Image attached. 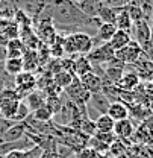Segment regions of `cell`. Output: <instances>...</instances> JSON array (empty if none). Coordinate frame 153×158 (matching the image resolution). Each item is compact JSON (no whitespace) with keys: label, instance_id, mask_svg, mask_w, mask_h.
I'll use <instances>...</instances> for the list:
<instances>
[{"label":"cell","instance_id":"cell-1","mask_svg":"<svg viewBox=\"0 0 153 158\" xmlns=\"http://www.w3.org/2000/svg\"><path fill=\"white\" fill-rule=\"evenodd\" d=\"M67 98L70 99L76 106H79L80 110H87V103L90 102V98H91V93L80 84V81L77 76H74L73 82L64 90Z\"/></svg>","mask_w":153,"mask_h":158},{"label":"cell","instance_id":"cell-2","mask_svg":"<svg viewBox=\"0 0 153 158\" xmlns=\"http://www.w3.org/2000/svg\"><path fill=\"white\" fill-rule=\"evenodd\" d=\"M14 88L20 98L24 99L29 93L37 90V76L32 72H21L14 78Z\"/></svg>","mask_w":153,"mask_h":158},{"label":"cell","instance_id":"cell-3","mask_svg":"<svg viewBox=\"0 0 153 158\" xmlns=\"http://www.w3.org/2000/svg\"><path fill=\"white\" fill-rule=\"evenodd\" d=\"M141 55H143V49L134 40L131 43H127L123 49H120V50L115 52V58L118 59V61H121L124 65L135 64L138 59L141 58Z\"/></svg>","mask_w":153,"mask_h":158},{"label":"cell","instance_id":"cell-4","mask_svg":"<svg viewBox=\"0 0 153 158\" xmlns=\"http://www.w3.org/2000/svg\"><path fill=\"white\" fill-rule=\"evenodd\" d=\"M87 58L90 59L91 64L105 65V64H108L109 61H112V59L115 58V52L108 43H103V44H100V46H96V47L87 55Z\"/></svg>","mask_w":153,"mask_h":158},{"label":"cell","instance_id":"cell-5","mask_svg":"<svg viewBox=\"0 0 153 158\" xmlns=\"http://www.w3.org/2000/svg\"><path fill=\"white\" fill-rule=\"evenodd\" d=\"M132 31H134V37L141 49L146 47L147 44L152 43V27H150V23L146 21V20H139V21H135L134 26H132Z\"/></svg>","mask_w":153,"mask_h":158},{"label":"cell","instance_id":"cell-6","mask_svg":"<svg viewBox=\"0 0 153 158\" xmlns=\"http://www.w3.org/2000/svg\"><path fill=\"white\" fill-rule=\"evenodd\" d=\"M71 38L74 43L77 55H88L94 49L93 35H90L87 32H74V34H71Z\"/></svg>","mask_w":153,"mask_h":158},{"label":"cell","instance_id":"cell-7","mask_svg":"<svg viewBox=\"0 0 153 158\" xmlns=\"http://www.w3.org/2000/svg\"><path fill=\"white\" fill-rule=\"evenodd\" d=\"M124 69H126V65H124L121 61H118L117 58H114L112 61H109L108 64L103 65L105 76H106V79H108L111 84H114V85L121 79L123 73H124Z\"/></svg>","mask_w":153,"mask_h":158},{"label":"cell","instance_id":"cell-8","mask_svg":"<svg viewBox=\"0 0 153 158\" xmlns=\"http://www.w3.org/2000/svg\"><path fill=\"white\" fill-rule=\"evenodd\" d=\"M109 105H111L109 99L106 98L102 91H99V93L91 94L90 102L87 103V110H96L97 116H100V114H106V111H108Z\"/></svg>","mask_w":153,"mask_h":158},{"label":"cell","instance_id":"cell-9","mask_svg":"<svg viewBox=\"0 0 153 158\" xmlns=\"http://www.w3.org/2000/svg\"><path fill=\"white\" fill-rule=\"evenodd\" d=\"M74 5L88 19H96L100 8H102L100 0H74Z\"/></svg>","mask_w":153,"mask_h":158},{"label":"cell","instance_id":"cell-10","mask_svg":"<svg viewBox=\"0 0 153 158\" xmlns=\"http://www.w3.org/2000/svg\"><path fill=\"white\" fill-rule=\"evenodd\" d=\"M24 135H26V125H24V122H21V123H14V125H11V126L5 131V134H3L2 138H0V143L17 141L20 138H23Z\"/></svg>","mask_w":153,"mask_h":158},{"label":"cell","instance_id":"cell-11","mask_svg":"<svg viewBox=\"0 0 153 158\" xmlns=\"http://www.w3.org/2000/svg\"><path fill=\"white\" fill-rule=\"evenodd\" d=\"M79 81H80V84H82V85H83L91 94L102 91V88H103V82H102V79L99 78L93 70L88 72V73H85L83 76H80Z\"/></svg>","mask_w":153,"mask_h":158},{"label":"cell","instance_id":"cell-12","mask_svg":"<svg viewBox=\"0 0 153 158\" xmlns=\"http://www.w3.org/2000/svg\"><path fill=\"white\" fill-rule=\"evenodd\" d=\"M139 81L141 79H139L138 73L135 70L134 72H124L121 79L115 84V87L120 88V90H123V91H132V90H135L139 85Z\"/></svg>","mask_w":153,"mask_h":158},{"label":"cell","instance_id":"cell-13","mask_svg":"<svg viewBox=\"0 0 153 158\" xmlns=\"http://www.w3.org/2000/svg\"><path fill=\"white\" fill-rule=\"evenodd\" d=\"M135 132V126L134 123L129 120V118H124V120H120V122H115L114 125V134L115 137L121 141H124L126 138H131Z\"/></svg>","mask_w":153,"mask_h":158},{"label":"cell","instance_id":"cell-14","mask_svg":"<svg viewBox=\"0 0 153 158\" xmlns=\"http://www.w3.org/2000/svg\"><path fill=\"white\" fill-rule=\"evenodd\" d=\"M71 59H73L71 73L74 76H77V78H80L85 73H88V72L93 70V64L90 62V59L87 58V55H79L77 58H76V55H74V56H71Z\"/></svg>","mask_w":153,"mask_h":158},{"label":"cell","instance_id":"cell-15","mask_svg":"<svg viewBox=\"0 0 153 158\" xmlns=\"http://www.w3.org/2000/svg\"><path fill=\"white\" fill-rule=\"evenodd\" d=\"M106 114L112 118L114 122H120L124 118H129V106L123 102H111Z\"/></svg>","mask_w":153,"mask_h":158},{"label":"cell","instance_id":"cell-16","mask_svg":"<svg viewBox=\"0 0 153 158\" xmlns=\"http://www.w3.org/2000/svg\"><path fill=\"white\" fill-rule=\"evenodd\" d=\"M23 69L24 72H35L38 69L39 65V56H38V52L37 50H32V49H26V52L23 53Z\"/></svg>","mask_w":153,"mask_h":158},{"label":"cell","instance_id":"cell-17","mask_svg":"<svg viewBox=\"0 0 153 158\" xmlns=\"http://www.w3.org/2000/svg\"><path fill=\"white\" fill-rule=\"evenodd\" d=\"M5 49H6V58H21L23 53L26 52V47L20 38L9 40L5 44Z\"/></svg>","mask_w":153,"mask_h":158},{"label":"cell","instance_id":"cell-18","mask_svg":"<svg viewBox=\"0 0 153 158\" xmlns=\"http://www.w3.org/2000/svg\"><path fill=\"white\" fill-rule=\"evenodd\" d=\"M132 26H134V21L131 20L129 12H127V9H126V6H124V8H121V9L117 12L115 27H117L118 31H124V32H129V34H131Z\"/></svg>","mask_w":153,"mask_h":158},{"label":"cell","instance_id":"cell-19","mask_svg":"<svg viewBox=\"0 0 153 158\" xmlns=\"http://www.w3.org/2000/svg\"><path fill=\"white\" fill-rule=\"evenodd\" d=\"M131 41H132V35H131L129 32H124V31H118V29H117L108 44L114 49V52H117V50L123 49V47H124L127 43H131Z\"/></svg>","mask_w":153,"mask_h":158},{"label":"cell","instance_id":"cell-20","mask_svg":"<svg viewBox=\"0 0 153 158\" xmlns=\"http://www.w3.org/2000/svg\"><path fill=\"white\" fill-rule=\"evenodd\" d=\"M3 70L6 72L8 76L15 78L18 73L24 72L23 69V59L21 58H6L3 62Z\"/></svg>","mask_w":153,"mask_h":158},{"label":"cell","instance_id":"cell-21","mask_svg":"<svg viewBox=\"0 0 153 158\" xmlns=\"http://www.w3.org/2000/svg\"><path fill=\"white\" fill-rule=\"evenodd\" d=\"M44 96H46L44 93H41V91H37V90H35V91L29 93L23 100H24V103L29 106L30 113H34L35 110H38L41 105L46 103V98H44Z\"/></svg>","mask_w":153,"mask_h":158},{"label":"cell","instance_id":"cell-22","mask_svg":"<svg viewBox=\"0 0 153 158\" xmlns=\"http://www.w3.org/2000/svg\"><path fill=\"white\" fill-rule=\"evenodd\" d=\"M73 79H74V75L71 72H68V70H61V72H58V73H55L52 76L53 84L61 90H65L73 82Z\"/></svg>","mask_w":153,"mask_h":158},{"label":"cell","instance_id":"cell-23","mask_svg":"<svg viewBox=\"0 0 153 158\" xmlns=\"http://www.w3.org/2000/svg\"><path fill=\"white\" fill-rule=\"evenodd\" d=\"M94 123H96L97 132H114L115 122L109 117L108 114H100V116L94 120Z\"/></svg>","mask_w":153,"mask_h":158},{"label":"cell","instance_id":"cell-24","mask_svg":"<svg viewBox=\"0 0 153 158\" xmlns=\"http://www.w3.org/2000/svg\"><path fill=\"white\" fill-rule=\"evenodd\" d=\"M30 114H32V117L35 118V120H38V122H50V120H53V116H55L53 110L47 103L41 105L38 110H35Z\"/></svg>","mask_w":153,"mask_h":158},{"label":"cell","instance_id":"cell-25","mask_svg":"<svg viewBox=\"0 0 153 158\" xmlns=\"http://www.w3.org/2000/svg\"><path fill=\"white\" fill-rule=\"evenodd\" d=\"M120 9H112V8H108V6H103L100 8L99 14H97V19L100 20L102 23H111L115 24V19H117V12Z\"/></svg>","mask_w":153,"mask_h":158},{"label":"cell","instance_id":"cell-26","mask_svg":"<svg viewBox=\"0 0 153 158\" xmlns=\"http://www.w3.org/2000/svg\"><path fill=\"white\" fill-rule=\"evenodd\" d=\"M79 131H80L82 134H85L87 137H93V135H94V134L97 132L94 120H93V118H90V117L83 118V120H82V123H80V128H79Z\"/></svg>","mask_w":153,"mask_h":158},{"label":"cell","instance_id":"cell-27","mask_svg":"<svg viewBox=\"0 0 153 158\" xmlns=\"http://www.w3.org/2000/svg\"><path fill=\"white\" fill-rule=\"evenodd\" d=\"M30 114V110H29V106L24 103V100H21L18 105V108H17V113H15V116L12 117V123H21V122H24L27 116Z\"/></svg>","mask_w":153,"mask_h":158},{"label":"cell","instance_id":"cell-28","mask_svg":"<svg viewBox=\"0 0 153 158\" xmlns=\"http://www.w3.org/2000/svg\"><path fill=\"white\" fill-rule=\"evenodd\" d=\"M126 9L129 12V17L132 21H139V20H146L144 19V14H143V9L141 6H136V5H126ZM147 21V20H146Z\"/></svg>","mask_w":153,"mask_h":158},{"label":"cell","instance_id":"cell-29","mask_svg":"<svg viewBox=\"0 0 153 158\" xmlns=\"http://www.w3.org/2000/svg\"><path fill=\"white\" fill-rule=\"evenodd\" d=\"M41 155H42V148L38 144H34L32 148L23 151L21 158H41Z\"/></svg>","mask_w":153,"mask_h":158},{"label":"cell","instance_id":"cell-30","mask_svg":"<svg viewBox=\"0 0 153 158\" xmlns=\"http://www.w3.org/2000/svg\"><path fill=\"white\" fill-rule=\"evenodd\" d=\"M93 137L97 138V140L102 141V143H105V144H108V146H111L115 141V138H117L114 132H96Z\"/></svg>","mask_w":153,"mask_h":158},{"label":"cell","instance_id":"cell-31","mask_svg":"<svg viewBox=\"0 0 153 158\" xmlns=\"http://www.w3.org/2000/svg\"><path fill=\"white\" fill-rule=\"evenodd\" d=\"M21 155H23V151H11L3 158H21Z\"/></svg>","mask_w":153,"mask_h":158},{"label":"cell","instance_id":"cell-32","mask_svg":"<svg viewBox=\"0 0 153 158\" xmlns=\"http://www.w3.org/2000/svg\"><path fill=\"white\" fill-rule=\"evenodd\" d=\"M5 59H6V49H5V46L0 44V64L5 62Z\"/></svg>","mask_w":153,"mask_h":158},{"label":"cell","instance_id":"cell-33","mask_svg":"<svg viewBox=\"0 0 153 158\" xmlns=\"http://www.w3.org/2000/svg\"><path fill=\"white\" fill-rule=\"evenodd\" d=\"M141 2H143V0H132L129 5H136V6H139V5H141Z\"/></svg>","mask_w":153,"mask_h":158},{"label":"cell","instance_id":"cell-34","mask_svg":"<svg viewBox=\"0 0 153 158\" xmlns=\"http://www.w3.org/2000/svg\"><path fill=\"white\" fill-rule=\"evenodd\" d=\"M150 27H152V34H153V12H152V17H150Z\"/></svg>","mask_w":153,"mask_h":158},{"label":"cell","instance_id":"cell-35","mask_svg":"<svg viewBox=\"0 0 153 158\" xmlns=\"http://www.w3.org/2000/svg\"><path fill=\"white\" fill-rule=\"evenodd\" d=\"M124 2H126V5H129V3H131L132 0H124Z\"/></svg>","mask_w":153,"mask_h":158},{"label":"cell","instance_id":"cell-36","mask_svg":"<svg viewBox=\"0 0 153 158\" xmlns=\"http://www.w3.org/2000/svg\"><path fill=\"white\" fill-rule=\"evenodd\" d=\"M152 44H153V35H152Z\"/></svg>","mask_w":153,"mask_h":158},{"label":"cell","instance_id":"cell-37","mask_svg":"<svg viewBox=\"0 0 153 158\" xmlns=\"http://www.w3.org/2000/svg\"><path fill=\"white\" fill-rule=\"evenodd\" d=\"M100 2H103V0H100Z\"/></svg>","mask_w":153,"mask_h":158},{"label":"cell","instance_id":"cell-38","mask_svg":"<svg viewBox=\"0 0 153 158\" xmlns=\"http://www.w3.org/2000/svg\"><path fill=\"white\" fill-rule=\"evenodd\" d=\"M73 2H74V0H73Z\"/></svg>","mask_w":153,"mask_h":158},{"label":"cell","instance_id":"cell-39","mask_svg":"<svg viewBox=\"0 0 153 158\" xmlns=\"http://www.w3.org/2000/svg\"><path fill=\"white\" fill-rule=\"evenodd\" d=\"M0 90H2V88H0Z\"/></svg>","mask_w":153,"mask_h":158}]
</instances>
